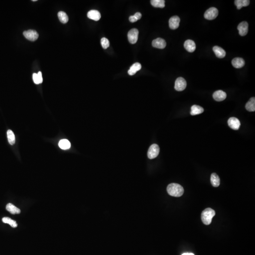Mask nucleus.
<instances>
[{"label":"nucleus","mask_w":255,"mask_h":255,"mask_svg":"<svg viewBox=\"0 0 255 255\" xmlns=\"http://www.w3.org/2000/svg\"><path fill=\"white\" fill-rule=\"evenodd\" d=\"M182 255H195L192 253H184Z\"/></svg>","instance_id":"2f4dec72"},{"label":"nucleus","mask_w":255,"mask_h":255,"mask_svg":"<svg viewBox=\"0 0 255 255\" xmlns=\"http://www.w3.org/2000/svg\"><path fill=\"white\" fill-rule=\"evenodd\" d=\"M141 69V65L138 63H136L133 64L131 67L130 69L129 70L128 73L129 75H134L138 70Z\"/></svg>","instance_id":"aec40b11"},{"label":"nucleus","mask_w":255,"mask_h":255,"mask_svg":"<svg viewBox=\"0 0 255 255\" xmlns=\"http://www.w3.org/2000/svg\"><path fill=\"white\" fill-rule=\"evenodd\" d=\"M191 114L193 116L200 114L204 112V110L202 107L197 105H193L191 108Z\"/></svg>","instance_id":"6ab92c4d"},{"label":"nucleus","mask_w":255,"mask_h":255,"mask_svg":"<svg viewBox=\"0 0 255 255\" xmlns=\"http://www.w3.org/2000/svg\"><path fill=\"white\" fill-rule=\"evenodd\" d=\"M186 86H187V82L184 78H183L182 77H179L175 81V86H174V88L176 90L178 91L184 90L186 88Z\"/></svg>","instance_id":"39448f33"},{"label":"nucleus","mask_w":255,"mask_h":255,"mask_svg":"<svg viewBox=\"0 0 255 255\" xmlns=\"http://www.w3.org/2000/svg\"><path fill=\"white\" fill-rule=\"evenodd\" d=\"M6 209L8 211V212L11 213V214H13V215L19 214L21 212L19 208L15 206L14 205H13L11 203H8L6 206Z\"/></svg>","instance_id":"f3484780"},{"label":"nucleus","mask_w":255,"mask_h":255,"mask_svg":"<svg viewBox=\"0 0 255 255\" xmlns=\"http://www.w3.org/2000/svg\"><path fill=\"white\" fill-rule=\"evenodd\" d=\"M151 4L154 7L163 8L165 7V1L164 0H152Z\"/></svg>","instance_id":"393cba45"},{"label":"nucleus","mask_w":255,"mask_h":255,"mask_svg":"<svg viewBox=\"0 0 255 255\" xmlns=\"http://www.w3.org/2000/svg\"><path fill=\"white\" fill-rule=\"evenodd\" d=\"M129 20L131 22L134 23L135 22L137 21L138 19H137L136 17L133 15V16H131L129 17Z\"/></svg>","instance_id":"c756f323"},{"label":"nucleus","mask_w":255,"mask_h":255,"mask_svg":"<svg viewBox=\"0 0 255 255\" xmlns=\"http://www.w3.org/2000/svg\"><path fill=\"white\" fill-rule=\"evenodd\" d=\"M59 147L63 150L69 149L71 147L70 142L66 139H61L59 142Z\"/></svg>","instance_id":"5701e85b"},{"label":"nucleus","mask_w":255,"mask_h":255,"mask_svg":"<svg viewBox=\"0 0 255 255\" xmlns=\"http://www.w3.org/2000/svg\"><path fill=\"white\" fill-rule=\"evenodd\" d=\"M246 109L249 111H255V98L252 97L248 102L246 105Z\"/></svg>","instance_id":"412c9836"},{"label":"nucleus","mask_w":255,"mask_h":255,"mask_svg":"<svg viewBox=\"0 0 255 255\" xmlns=\"http://www.w3.org/2000/svg\"><path fill=\"white\" fill-rule=\"evenodd\" d=\"M37 1V0H33V1Z\"/></svg>","instance_id":"473e14b6"},{"label":"nucleus","mask_w":255,"mask_h":255,"mask_svg":"<svg viewBox=\"0 0 255 255\" xmlns=\"http://www.w3.org/2000/svg\"><path fill=\"white\" fill-rule=\"evenodd\" d=\"M152 46L155 48L164 49L166 47V43L164 39L161 38H157L153 40Z\"/></svg>","instance_id":"9b49d317"},{"label":"nucleus","mask_w":255,"mask_h":255,"mask_svg":"<svg viewBox=\"0 0 255 255\" xmlns=\"http://www.w3.org/2000/svg\"><path fill=\"white\" fill-rule=\"evenodd\" d=\"M248 24L246 21H243L239 23L238 26V30L241 36H245L248 32Z\"/></svg>","instance_id":"1a4fd4ad"},{"label":"nucleus","mask_w":255,"mask_h":255,"mask_svg":"<svg viewBox=\"0 0 255 255\" xmlns=\"http://www.w3.org/2000/svg\"><path fill=\"white\" fill-rule=\"evenodd\" d=\"M7 137H8V141H9V143L11 145H14L15 144V137L14 134L12 130H8Z\"/></svg>","instance_id":"cd10ccee"},{"label":"nucleus","mask_w":255,"mask_h":255,"mask_svg":"<svg viewBox=\"0 0 255 255\" xmlns=\"http://www.w3.org/2000/svg\"><path fill=\"white\" fill-rule=\"evenodd\" d=\"M101 43L102 46V48L104 49H107L108 47H109L110 46V43L109 40L107 38L103 37L102 38L101 40Z\"/></svg>","instance_id":"c85d7f7f"},{"label":"nucleus","mask_w":255,"mask_h":255,"mask_svg":"<svg viewBox=\"0 0 255 255\" xmlns=\"http://www.w3.org/2000/svg\"><path fill=\"white\" fill-rule=\"evenodd\" d=\"M213 50L216 57L218 58L221 59V58H224L226 55V52L225 51L219 46H215L213 47Z\"/></svg>","instance_id":"dca6fc26"},{"label":"nucleus","mask_w":255,"mask_h":255,"mask_svg":"<svg viewBox=\"0 0 255 255\" xmlns=\"http://www.w3.org/2000/svg\"><path fill=\"white\" fill-rule=\"evenodd\" d=\"M213 98L216 101L220 102L224 100L226 98L227 95L226 93L223 91L217 90L214 92L213 95Z\"/></svg>","instance_id":"f8f14e48"},{"label":"nucleus","mask_w":255,"mask_h":255,"mask_svg":"<svg viewBox=\"0 0 255 255\" xmlns=\"http://www.w3.org/2000/svg\"><path fill=\"white\" fill-rule=\"evenodd\" d=\"M215 215V212L212 208H207L203 211L201 214V220L203 224L209 225L212 222V218Z\"/></svg>","instance_id":"f03ea898"},{"label":"nucleus","mask_w":255,"mask_h":255,"mask_svg":"<svg viewBox=\"0 0 255 255\" xmlns=\"http://www.w3.org/2000/svg\"><path fill=\"white\" fill-rule=\"evenodd\" d=\"M232 64L234 68L239 69L244 66L245 61L242 58H235L232 60Z\"/></svg>","instance_id":"4468645a"},{"label":"nucleus","mask_w":255,"mask_h":255,"mask_svg":"<svg viewBox=\"0 0 255 255\" xmlns=\"http://www.w3.org/2000/svg\"><path fill=\"white\" fill-rule=\"evenodd\" d=\"M184 46L186 50L190 52L195 51L196 48L195 42L191 40H186L184 43Z\"/></svg>","instance_id":"ddd939ff"},{"label":"nucleus","mask_w":255,"mask_h":255,"mask_svg":"<svg viewBox=\"0 0 255 255\" xmlns=\"http://www.w3.org/2000/svg\"><path fill=\"white\" fill-rule=\"evenodd\" d=\"M210 180L212 186L215 187H217L219 186L220 184V179L217 174L213 173L211 175Z\"/></svg>","instance_id":"a211bd4d"},{"label":"nucleus","mask_w":255,"mask_h":255,"mask_svg":"<svg viewBox=\"0 0 255 255\" xmlns=\"http://www.w3.org/2000/svg\"><path fill=\"white\" fill-rule=\"evenodd\" d=\"M228 124L231 129L234 130H238L241 126V123L237 118L231 117L228 120Z\"/></svg>","instance_id":"6e6552de"},{"label":"nucleus","mask_w":255,"mask_h":255,"mask_svg":"<svg viewBox=\"0 0 255 255\" xmlns=\"http://www.w3.org/2000/svg\"><path fill=\"white\" fill-rule=\"evenodd\" d=\"M87 16L90 19L95 20V21H98L101 18L100 13L98 10H90L87 13Z\"/></svg>","instance_id":"2eb2a0df"},{"label":"nucleus","mask_w":255,"mask_h":255,"mask_svg":"<svg viewBox=\"0 0 255 255\" xmlns=\"http://www.w3.org/2000/svg\"><path fill=\"white\" fill-rule=\"evenodd\" d=\"M160 148L157 144H154L152 145L149 147L147 152V156L150 159H153L156 158L159 153Z\"/></svg>","instance_id":"7ed1b4c3"},{"label":"nucleus","mask_w":255,"mask_h":255,"mask_svg":"<svg viewBox=\"0 0 255 255\" xmlns=\"http://www.w3.org/2000/svg\"><path fill=\"white\" fill-rule=\"evenodd\" d=\"M234 3L237 9L240 10L242 7L248 6L250 4V1L248 0H236Z\"/></svg>","instance_id":"4be33fe9"},{"label":"nucleus","mask_w":255,"mask_h":255,"mask_svg":"<svg viewBox=\"0 0 255 255\" xmlns=\"http://www.w3.org/2000/svg\"><path fill=\"white\" fill-rule=\"evenodd\" d=\"M58 16L59 20H60L61 23L65 24L68 22L69 18L65 12L64 11H60L58 12Z\"/></svg>","instance_id":"bb28decb"},{"label":"nucleus","mask_w":255,"mask_h":255,"mask_svg":"<svg viewBox=\"0 0 255 255\" xmlns=\"http://www.w3.org/2000/svg\"><path fill=\"white\" fill-rule=\"evenodd\" d=\"M167 192L170 196L175 197L182 196L184 193V188L179 184L170 183L167 187Z\"/></svg>","instance_id":"f257e3e1"},{"label":"nucleus","mask_w":255,"mask_h":255,"mask_svg":"<svg viewBox=\"0 0 255 255\" xmlns=\"http://www.w3.org/2000/svg\"><path fill=\"white\" fill-rule=\"evenodd\" d=\"M218 15V10L215 7H211L205 12L204 17L208 20L215 19Z\"/></svg>","instance_id":"20e7f679"},{"label":"nucleus","mask_w":255,"mask_h":255,"mask_svg":"<svg viewBox=\"0 0 255 255\" xmlns=\"http://www.w3.org/2000/svg\"><path fill=\"white\" fill-rule=\"evenodd\" d=\"M134 16H135L136 17V19L138 20V19H141V18L142 15L141 13H139V12H137L136 13L134 14Z\"/></svg>","instance_id":"7c9ffc66"},{"label":"nucleus","mask_w":255,"mask_h":255,"mask_svg":"<svg viewBox=\"0 0 255 255\" xmlns=\"http://www.w3.org/2000/svg\"><path fill=\"white\" fill-rule=\"evenodd\" d=\"M138 30L136 28H133L129 30L128 34V38L130 43L134 44L138 39Z\"/></svg>","instance_id":"423d86ee"},{"label":"nucleus","mask_w":255,"mask_h":255,"mask_svg":"<svg viewBox=\"0 0 255 255\" xmlns=\"http://www.w3.org/2000/svg\"><path fill=\"white\" fill-rule=\"evenodd\" d=\"M23 35L28 40L31 41H35L39 37L38 34L36 31L34 30H28L23 32Z\"/></svg>","instance_id":"0eeeda50"},{"label":"nucleus","mask_w":255,"mask_h":255,"mask_svg":"<svg viewBox=\"0 0 255 255\" xmlns=\"http://www.w3.org/2000/svg\"><path fill=\"white\" fill-rule=\"evenodd\" d=\"M33 79L34 82L36 84H39L43 82L42 74L41 71L38 72V73H33Z\"/></svg>","instance_id":"b1692460"},{"label":"nucleus","mask_w":255,"mask_h":255,"mask_svg":"<svg viewBox=\"0 0 255 255\" xmlns=\"http://www.w3.org/2000/svg\"><path fill=\"white\" fill-rule=\"evenodd\" d=\"M2 221L5 224H9L12 228H16L18 226V224L15 221L11 219L10 218L8 217H4L2 219Z\"/></svg>","instance_id":"a878e982"},{"label":"nucleus","mask_w":255,"mask_h":255,"mask_svg":"<svg viewBox=\"0 0 255 255\" xmlns=\"http://www.w3.org/2000/svg\"><path fill=\"white\" fill-rule=\"evenodd\" d=\"M180 19L178 16H173L170 19L169 21V27L172 29H176L179 27Z\"/></svg>","instance_id":"9d476101"}]
</instances>
